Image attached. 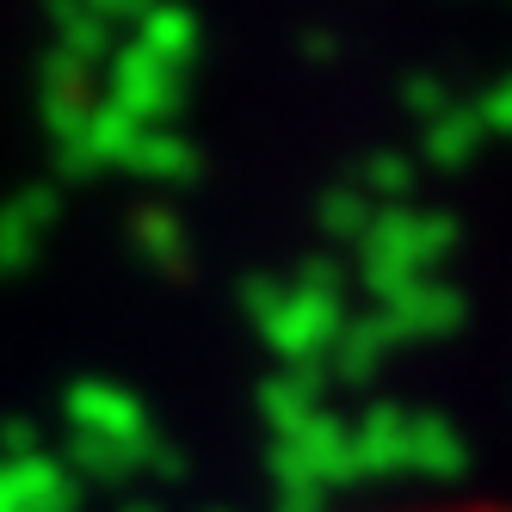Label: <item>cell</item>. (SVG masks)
<instances>
[{
    "label": "cell",
    "mask_w": 512,
    "mask_h": 512,
    "mask_svg": "<svg viewBox=\"0 0 512 512\" xmlns=\"http://www.w3.org/2000/svg\"><path fill=\"white\" fill-rule=\"evenodd\" d=\"M451 512H512V506H451Z\"/></svg>",
    "instance_id": "obj_1"
}]
</instances>
